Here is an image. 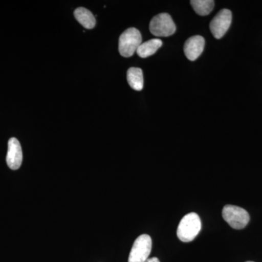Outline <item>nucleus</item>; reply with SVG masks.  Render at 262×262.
I'll return each instance as SVG.
<instances>
[{
    "label": "nucleus",
    "mask_w": 262,
    "mask_h": 262,
    "mask_svg": "<svg viewBox=\"0 0 262 262\" xmlns=\"http://www.w3.org/2000/svg\"><path fill=\"white\" fill-rule=\"evenodd\" d=\"M201 220L196 213H189L184 215L177 229V236L181 241L191 242L201 232Z\"/></svg>",
    "instance_id": "1"
},
{
    "label": "nucleus",
    "mask_w": 262,
    "mask_h": 262,
    "mask_svg": "<svg viewBox=\"0 0 262 262\" xmlns=\"http://www.w3.org/2000/svg\"><path fill=\"white\" fill-rule=\"evenodd\" d=\"M142 37L136 28H129L122 33L119 39V52L123 57H130L141 46Z\"/></svg>",
    "instance_id": "2"
},
{
    "label": "nucleus",
    "mask_w": 262,
    "mask_h": 262,
    "mask_svg": "<svg viewBox=\"0 0 262 262\" xmlns=\"http://www.w3.org/2000/svg\"><path fill=\"white\" fill-rule=\"evenodd\" d=\"M222 216L231 227L235 229L245 228L250 221V215L246 210L232 205L224 207Z\"/></svg>",
    "instance_id": "3"
},
{
    "label": "nucleus",
    "mask_w": 262,
    "mask_h": 262,
    "mask_svg": "<svg viewBox=\"0 0 262 262\" xmlns=\"http://www.w3.org/2000/svg\"><path fill=\"white\" fill-rule=\"evenodd\" d=\"M149 30L156 37H169L177 30L171 16L168 13H160L151 19Z\"/></svg>",
    "instance_id": "4"
},
{
    "label": "nucleus",
    "mask_w": 262,
    "mask_h": 262,
    "mask_svg": "<svg viewBox=\"0 0 262 262\" xmlns=\"http://www.w3.org/2000/svg\"><path fill=\"white\" fill-rule=\"evenodd\" d=\"M152 241L148 234H141L136 238L131 248L128 262H145L149 258Z\"/></svg>",
    "instance_id": "5"
},
{
    "label": "nucleus",
    "mask_w": 262,
    "mask_h": 262,
    "mask_svg": "<svg viewBox=\"0 0 262 262\" xmlns=\"http://www.w3.org/2000/svg\"><path fill=\"white\" fill-rule=\"evenodd\" d=\"M232 12L228 9H223L219 12L210 24V29L213 37L221 39L228 31L232 23Z\"/></svg>",
    "instance_id": "6"
},
{
    "label": "nucleus",
    "mask_w": 262,
    "mask_h": 262,
    "mask_svg": "<svg viewBox=\"0 0 262 262\" xmlns=\"http://www.w3.org/2000/svg\"><path fill=\"white\" fill-rule=\"evenodd\" d=\"M23 161V152L21 146L18 139L11 138L8 141V154L6 162L8 167L12 170H18Z\"/></svg>",
    "instance_id": "7"
},
{
    "label": "nucleus",
    "mask_w": 262,
    "mask_h": 262,
    "mask_svg": "<svg viewBox=\"0 0 262 262\" xmlns=\"http://www.w3.org/2000/svg\"><path fill=\"white\" fill-rule=\"evenodd\" d=\"M205 48V39L201 36H193L184 44L185 56L189 61H195L202 54Z\"/></svg>",
    "instance_id": "8"
},
{
    "label": "nucleus",
    "mask_w": 262,
    "mask_h": 262,
    "mask_svg": "<svg viewBox=\"0 0 262 262\" xmlns=\"http://www.w3.org/2000/svg\"><path fill=\"white\" fill-rule=\"evenodd\" d=\"M163 46V41L160 39H153L144 43H141L136 53L141 58H147L152 56Z\"/></svg>",
    "instance_id": "9"
},
{
    "label": "nucleus",
    "mask_w": 262,
    "mask_h": 262,
    "mask_svg": "<svg viewBox=\"0 0 262 262\" xmlns=\"http://www.w3.org/2000/svg\"><path fill=\"white\" fill-rule=\"evenodd\" d=\"M75 18L77 21L83 26L84 28L88 29H94L96 26V21L94 15L90 10L84 8H78L75 10Z\"/></svg>",
    "instance_id": "10"
},
{
    "label": "nucleus",
    "mask_w": 262,
    "mask_h": 262,
    "mask_svg": "<svg viewBox=\"0 0 262 262\" xmlns=\"http://www.w3.org/2000/svg\"><path fill=\"white\" fill-rule=\"evenodd\" d=\"M127 80L131 88L140 91L144 88V76L141 69L132 67L127 72Z\"/></svg>",
    "instance_id": "11"
},
{
    "label": "nucleus",
    "mask_w": 262,
    "mask_h": 262,
    "mask_svg": "<svg viewBox=\"0 0 262 262\" xmlns=\"http://www.w3.org/2000/svg\"><path fill=\"white\" fill-rule=\"evenodd\" d=\"M190 3L194 11L202 16L211 13L215 5V2L213 0H192Z\"/></svg>",
    "instance_id": "12"
},
{
    "label": "nucleus",
    "mask_w": 262,
    "mask_h": 262,
    "mask_svg": "<svg viewBox=\"0 0 262 262\" xmlns=\"http://www.w3.org/2000/svg\"><path fill=\"white\" fill-rule=\"evenodd\" d=\"M145 262H160V260L158 259V258L153 257V258H148V259L146 260V261Z\"/></svg>",
    "instance_id": "13"
},
{
    "label": "nucleus",
    "mask_w": 262,
    "mask_h": 262,
    "mask_svg": "<svg viewBox=\"0 0 262 262\" xmlns=\"http://www.w3.org/2000/svg\"><path fill=\"white\" fill-rule=\"evenodd\" d=\"M246 262H253V261H246Z\"/></svg>",
    "instance_id": "14"
}]
</instances>
